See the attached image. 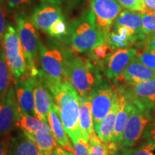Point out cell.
I'll return each instance as SVG.
<instances>
[{"label":"cell","instance_id":"obj_1","mask_svg":"<svg viewBox=\"0 0 155 155\" xmlns=\"http://www.w3.org/2000/svg\"><path fill=\"white\" fill-rule=\"evenodd\" d=\"M48 91L57 106L64 129L72 144H75L83 137L80 128V96L67 80Z\"/></svg>","mask_w":155,"mask_h":155},{"label":"cell","instance_id":"obj_2","mask_svg":"<svg viewBox=\"0 0 155 155\" xmlns=\"http://www.w3.org/2000/svg\"><path fill=\"white\" fill-rule=\"evenodd\" d=\"M67 36L71 48L76 53L88 52L95 46L106 42L105 35L97 28L91 9L83 11L71 22Z\"/></svg>","mask_w":155,"mask_h":155},{"label":"cell","instance_id":"obj_3","mask_svg":"<svg viewBox=\"0 0 155 155\" xmlns=\"http://www.w3.org/2000/svg\"><path fill=\"white\" fill-rule=\"evenodd\" d=\"M65 76L81 97L88 96L101 78L88 59L68 52L65 62Z\"/></svg>","mask_w":155,"mask_h":155},{"label":"cell","instance_id":"obj_4","mask_svg":"<svg viewBox=\"0 0 155 155\" xmlns=\"http://www.w3.org/2000/svg\"><path fill=\"white\" fill-rule=\"evenodd\" d=\"M68 52L55 45L45 46L40 45V61L42 70L38 77L48 89L61 85L66 80L65 66Z\"/></svg>","mask_w":155,"mask_h":155},{"label":"cell","instance_id":"obj_5","mask_svg":"<svg viewBox=\"0 0 155 155\" xmlns=\"http://www.w3.org/2000/svg\"><path fill=\"white\" fill-rule=\"evenodd\" d=\"M15 17L17 30L30 76L36 77L39 73L38 58L40 55L42 42L30 16L27 14H19L15 15Z\"/></svg>","mask_w":155,"mask_h":155},{"label":"cell","instance_id":"obj_6","mask_svg":"<svg viewBox=\"0 0 155 155\" xmlns=\"http://www.w3.org/2000/svg\"><path fill=\"white\" fill-rule=\"evenodd\" d=\"M2 47L13 83L30 76L17 28L6 25Z\"/></svg>","mask_w":155,"mask_h":155},{"label":"cell","instance_id":"obj_7","mask_svg":"<svg viewBox=\"0 0 155 155\" xmlns=\"http://www.w3.org/2000/svg\"><path fill=\"white\" fill-rule=\"evenodd\" d=\"M132 111L124 131L123 140L119 151L134 147L141 139L147 125L152 119L154 109L134 101Z\"/></svg>","mask_w":155,"mask_h":155},{"label":"cell","instance_id":"obj_8","mask_svg":"<svg viewBox=\"0 0 155 155\" xmlns=\"http://www.w3.org/2000/svg\"><path fill=\"white\" fill-rule=\"evenodd\" d=\"M116 95V89L102 79L96 83L88 95L91 102L93 123L97 134L105 116L111 109Z\"/></svg>","mask_w":155,"mask_h":155},{"label":"cell","instance_id":"obj_9","mask_svg":"<svg viewBox=\"0 0 155 155\" xmlns=\"http://www.w3.org/2000/svg\"><path fill=\"white\" fill-rule=\"evenodd\" d=\"M116 91L119 97V109L116 114L111 145L109 148L111 155H115L118 151H119L123 140L125 127L134 106L133 99L127 88L124 86L119 87L116 88Z\"/></svg>","mask_w":155,"mask_h":155},{"label":"cell","instance_id":"obj_10","mask_svg":"<svg viewBox=\"0 0 155 155\" xmlns=\"http://www.w3.org/2000/svg\"><path fill=\"white\" fill-rule=\"evenodd\" d=\"M19 114L15 90L11 84L6 94L0 98V138L10 135L15 130Z\"/></svg>","mask_w":155,"mask_h":155},{"label":"cell","instance_id":"obj_11","mask_svg":"<svg viewBox=\"0 0 155 155\" xmlns=\"http://www.w3.org/2000/svg\"><path fill=\"white\" fill-rule=\"evenodd\" d=\"M97 28L104 35L111 30L114 21L122 11L116 0H91Z\"/></svg>","mask_w":155,"mask_h":155},{"label":"cell","instance_id":"obj_12","mask_svg":"<svg viewBox=\"0 0 155 155\" xmlns=\"http://www.w3.org/2000/svg\"><path fill=\"white\" fill-rule=\"evenodd\" d=\"M106 42L114 51L121 48H131L133 45H145L148 37L130 28L113 25L112 30L105 36ZM146 46V45H145Z\"/></svg>","mask_w":155,"mask_h":155},{"label":"cell","instance_id":"obj_13","mask_svg":"<svg viewBox=\"0 0 155 155\" xmlns=\"http://www.w3.org/2000/svg\"><path fill=\"white\" fill-rule=\"evenodd\" d=\"M132 48L116 50L101 62L103 71L110 80H117L137 53Z\"/></svg>","mask_w":155,"mask_h":155},{"label":"cell","instance_id":"obj_14","mask_svg":"<svg viewBox=\"0 0 155 155\" xmlns=\"http://www.w3.org/2000/svg\"><path fill=\"white\" fill-rule=\"evenodd\" d=\"M31 21L38 30L47 32L50 27L63 17L59 5L42 4L35 7L30 16Z\"/></svg>","mask_w":155,"mask_h":155},{"label":"cell","instance_id":"obj_15","mask_svg":"<svg viewBox=\"0 0 155 155\" xmlns=\"http://www.w3.org/2000/svg\"><path fill=\"white\" fill-rule=\"evenodd\" d=\"M14 88L19 111L24 114L36 116L32 78L29 76L14 83Z\"/></svg>","mask_w":155,"mask_h":155},{"label":"cell","instance_id":"obj_16","mask_svg":"<svg viewBox=\"0 0 155 155\" xmlns=\"http://www.w3.org/2000/svg\"><path fill=\"white\" fill-rule=\"evenodd\" d=\"M31 78L34 89L36 116L39 119L48 122V116L53 102V98L47 87L45 86L38 75Z\"/></svg>","mask_w":155,"mask_h":155},{"label":"cell","instance_id":"obj_17","mask_svg":"<svg viewBox=\"0 0 155 155\" xmlns=\"http://www.w3.org/2000/svg\"><path fill=\"white\" fill-rule=\"evenodd\" d=\"M48 122L51 128L52 133L57 144L65 150L74 152L72 143L64 129L58 107L53 101L48 114Z\"/></svg>","mask_w":155,"mask_h":155},{"label":"cell","instance_id":"obj_18","mask_svg":"<svg viewBox=\"0 0 155 155\" xmlns=\"http://www.w3.org/2000/svg\"><path fill=\"white\" fill-rule=\"evenodd\" d=\"M155 78V71L140 63L134 58L117 80L125 82L129 86L141 81Z\"/></svg>","mask_w":155,"mask_h":155},{"label":"cell","instance_id":"obj_19","mask_svg":"<svg viewBox=\"0 0 155 155\" xmlns=\"http://www.w3.org/2000/svg\"><path fill=\"white\" fill-rule=\"evenodd\" d=\"M127 89L134 101L155 109V78L131 85Z\"/></svg>","mask_w":155,"mask_h":155},{"label":"cell","instance_id":"obj_20","mask_svg":"<svg viewBox=\"0 0 155 155\" xmlns=\"http://www.w3.org/2000/svg\"><path fill=\"white\" fill-rule=\"evenodd\" d=\"M39 149L22 131L10 136L8 155H38Z\"/></svg>","mask_w":155,"mask_h":155},{"label":"cell","instance_id":"obj_21","mask_svg":"<svg viewBox=\"0 0 155 155\" xmlns=\"http://www.w3.org/2000/svg\"><path fill=\"white\" fill-rule=\"evenodd\" d=\"M118 109H119V97H118V94L116 89L115 98H114L111 109L102 121L99 129L96 134L98 138L108 147V149L111 145L112 136H113Z\"/></svg>","mask_w":155,"mask_h":155},{"label":"cell","instance_id":"obj_22","mask_svg":"<svg viewBox=\"0 0 155 155\" xmlns=\"http://www.w3.org/2000/svg\"><path fill=\"white\" fill-rule=\"evenodd\" d=\"M80 128L83 139L88 142L90 137L95 132L91 102L88 96H80Z\"/></svg>","mask_w":155,"mask_h":155},{"label":"cell","instance_id":"obj_23","mask_svg":"<svg viewBox=\"0 0 155 155\" xmlns=\"http://www.w3.org/2000/svg\"><path fill=\"white\" fill-rule=\"evenodd\" d=\"M17 127L24 133H36L40 131H51L48 122L39 119L37 116L24 114L19 111Z\"/></svg>","mask_w":155,"mask_h":155},{"label":"cell","instance_id":"obj_24","mask_svg":"<svg viewBox=\"0 0 155 155\" xmlns=\"http://www.w3.org/2000/svg\"><path fill=\"white\" fill-rule=\"evenodd\" d=\"M24 134L38 147L40 151L53 152L54 149L58 146L52 131L43 130L36 133Z\"/></svg>","mask_w":155,"mask_h":155},{"label":"cell","instance_id":"obj_25","mask_svg":"<svg viewBox=\"0 0 155 155\" xmlns=\"http://www.w3.org/2000/svg\"><path fill=\"white\" fill-rule=\"evenodd\" d=\"M114 25L125 26L130 28L138 32L144 33L141 24V14L139 12L124 9L122 10L116 17Z\"/></svg>","mask_w":155,"mask_h":155},{"label":"cell","instance_id":"obj_26","mask_svg":"<svg viewBox=\"0 0 155 155\" xmlns=\"http://www.w3.org/2000/svg\"><path fill=\"white\" fill-rule=\"evenodd\" d=\"M9 71L3 47L0 48V98L7 92L12 84Z\"/></svg>","mask_w":155,"mask_h":155},{"label":"cell","instance_id":"obj_27","mask_svg":"<svg viewBox=\"0 0 155 155\" xmlns=\"http://www.w3.org/2000/svg\"><path fill=\"white\" fill-rule=\"evenodd\" d=\"M5 4L9 14H27L32 9L35 0H5Z\"/></svg>","mask_w":155,"mask_h":155},{"label":"cell","instance_id":"obj_28","mask_svg":"<svg viewBox=\"0 0 155 155\" xmlns=\"http://www.w3.org/2000/svg\"><path fill=\"white\" fill-rule=\"evenodd\" d=\"M88 155H111L109 149L98 138L96 132L88 141Z\"/></svg>","mask_w":155,"mask_h":155},{"label":"cell","instance_id":"obj_29","mask_svg":"<svg viewBox=\"0 0 155 155\" xmlns=\"http://www.w3.org/2000/svg\"><path fill=\"white\" fill-rule=\"evenodd\" d=\"M114 50L106 42L98 45L88 52L89 58L96 62H102L111 55Z\"/></svg>","mask_w":155,"mask_h":155},{"label":"cell","instance_id":"obj_30","mask_svg":"<svg viewBox=\"0 0 155 155\" xmlns=\"http://www.w3.org/2000/svg\"><path fill=\"white\" fill-rule=\"evenodd\" d=\"M46 33L50 37L58 39H62L64 37H66L68 33V26L65 22V17H62L56 21Z\"/></svg>","mask_w":155,"mask_h":155},{"label":"cell","instance_id":"obj_31","mask_svg":"<svg viewBox=\"0 0 155 155\" xmlns=\"http://www.w3.org/2000/svg\"><path fill=\"white\" fill-rule=\"evenodd\" d=\"M155 145L152 143L144 141L138 147H131L121 150L122 155H155Z\"/></svg>","mask_w":155,"mask_h":155},{"label":"cell","instance_id":"obj_32","mask_svg":"<svg viewBox=\"0 0 155 155\" xmlns=\"http://www.w3.org/2000/svg\"><path fill=\"white\" fill-rule=\"evenodd\" d=\"M141 14L143 32L149 38L155 34V13L146 12Z\"/></svg>","mask_w":155,"mask_h":155},{"label":"cell","instance_id":"obj_33","mask_svg":"<svg viewBox=\"0 0 155 155\" xmlns=\"http://www.w3.org/2000/svg\"><path fill=\"white\" fill-rule=\"evenodd\" d=\"M135 58L144 65L155 71V50L144 48V51L137 52Z\"/></svg>","mask_w":155,"mask_h":155},{"label":"cell","instance_id":"obj_34","mask_svg":"<svg viewBox=\"0 0 155 155\" xmlns=\"http://www.w3.org/2000/svg\"><path fill=\"white\" fill-rule=\"evenodd\" d=\"M143 139H144L145 141L155 145V109L152 119L145 129Z\"/></svg>","mask_w":155,"mask_h":155},{"label":"cell","instance_id":"obj_35","mask_svg":"<svg viewBox=\"0 0 155 155\" xmlns=\"http://www.w3.org/2000/svg\"><path fill=\"white\" fill-rule=\"evenodd\" d=\"M116 1L122 7H124L127 9L139 12H142L144 10V7L141 0H116Z\"/></svg>","mask_w":155,"mask_h":155},{"label":"cell","instance_id":"obj_36","mask_svg":"<svg viewBox=\"0 0 155 155\" xmlns=\"http://www.w3.org/2000/svg\"><path fill=\"white\" fill-rule=\"evenodd\" d=\"M73 145L75 155H88V142L83 137L79 138Z\"/></svg>","mask_w":155,"mask_h":155},{"label":"cell","instance_id":"obj_37","mask_svg":"<svg viewBox=\"0 0 155 155\" xmlns=\"http://www.w3.org/2000/svg\"><path fill=\"white\" fill-rule=\"evenodd\" d=\"M7 12L6 4H0V48L2 47V42L5 34L6 25H5V16Z\"/></svg>","mask_w":155,"mask_h":155},{"label":"cell","instance_id":"obj_38","mask_svg":"<svg viewBox=\"0 0 155 155\" xmlns=\"http://www.w3.org/2000/svg\"><path fill=\"white\" fill-rule=\"evenodd\" d=\"M10 135L0 138V155H8V148Z\"/></svg>","mask_w":155,"mask_h":155},{"label":"cell","instance_id":"obj_39","mask_svg":"<svg viewBox=\"0 0 155 155\" xmlns=\"http://www.w3.org/2000/svg\"><path fill=\"white\" fill-rule=\"evenodd\" d=\"M144 7L142 12H154L155 13V0H141Z\"/></svg>","mask_w":155,"mask_h":155},{"label":"cell","instance_id":"obj_40","mask_svg":"<svg viewBox=\"0 0 155 155\" xmlns=\"http://www.w3.org/2000/svg\"><path fill=\"white\" fill-rule=\"evenodd\" d=\"M53 155H75V153L73 152H71L63 148V147L57 146L54 149L53 152Z\"/></svg>","mask_w":155,"mask_h":155},{"label":"cell","instance_id":"obj_41","mask_svg":"<svg viewBox=\"0 0 155 155\" xmlns=\"http://www.w3.org/2000/svg\"><path fill=\"white\" fill-rule=\"evenodd\" d=\"M145 48L146 49L155 50V34L149 37Z\"/></svg>","mask_w":155,"mask_h":155},{"label":"cell","instance_id":"obj_42","mask_svg":"<svg viewBox=\"0 0 155 155\" xmlns=\"http://www.w3.org/2000/svg\"><path fill=\"white\" fill-rule=\"evenodd\" d=\"M40 1L42 4H51V5H60L63 0H40Z\"/></svg>","mask_w":155,"mask_h":155},{"label":"cell","instance_id":"obj_43","mask_svg":"<svg viewBox=\"0 0 155 155\" xmlns=\"http://www.w3.org/2000/svg\"><path fill=\"white\" fill-rule=\"evenodd\" d=\"M38 155H53V152H44V151H39Z\"/></svg>","mask_w":155,"mask_h":155},{"label":"cell","instance_id":"obj_44","mask_svg":"<svg viewBox=\"0 0 155 155\" xmlns=\"http://www.w3.org/2000/svg\"><path fill=\"white\" fill-rule=\"evenodd\" d=\"M5 3V0H0V4Z\"/></svg>","mask_w":155,"mask_h":155},{"label":"cell","instance_id":"obj_45","mask_svg":"<svg viewBox=\"0 0 155 155\" xmlns=\"http://www.w3.org/2000/svg\"><path fill=\"white\" fill-rule=\"evenodd\" d=\"M115 155H122V154H121V153H120V154H115Z\"/></svg>","mask_w":155,"mask_h":155}]
</instances>
